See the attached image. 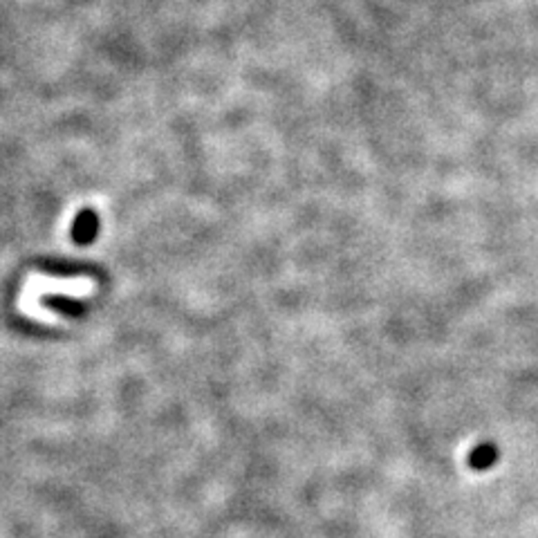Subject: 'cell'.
Instances as JSON below:
<instances>
[{
	"mask_svg": "<svg viewBox=\"0 0 538 538\" xmlns=\"http://www.w3.org/2000/svg\"><path fill=\"white\" fill-rule=\"evenodd\" d=\"M16 310L20 314H25L27 319H34V321L45 323V326H61L63 319L58 317L54 310H48L43 303L39 301L36 296H29V294H20L19 301H16Z\"/></svg>",
	"mask_w": 538,
	"mask_h": 538,
	"instance_id": "obj_2",
	"label": "cell"
},
{
	"mask_svg": "<svg viewBox=\"0 0 538 538\" xmlns=\"http://www.w3.org/2000/svg\"><path fill=\"white\" fill-rule=\"evenodd\" d=\"M23 292L29 296H70V298H88L96 294V281L90 276H74V279H54L43 274H27L23 285Z\"/></svg>",
	"mask_w": 538,
	"mask_h": 538,
	"instance_id": "obj_1",
	"label": "cell"
},
{
	"mask_svg": "<svg viewBox=\"0 0 538 538\" xmlns=\"http://www.w3.org/2000/svg\"><path fill=\"white\" fill-rule=\"evenodd\" d=\"M496 457H498V451H496L494 444H480V447L469 456V462L473 469H489L496 462Z\"/></svg>",
	"mask_w": 538,
	"mask_h": 538,
	"instance_id": "obj_3",
	"label": "cell"
}]
</instances>
